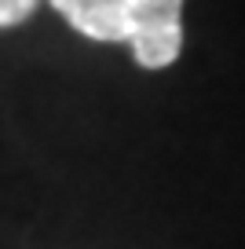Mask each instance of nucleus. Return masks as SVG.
<instances>
[{
  "instance_id": "1",
  "label": "nucleus",
  "mask_w": 245,
  "mask_h": 249,
  "mask_svg": "<svg viewBox=\"0 0 245 249\" xmlns=\"http://www.w3.org/2000/svg\"><path fill=\"white\" fill-rule=\"evenodd\" d=\"M52 8L92 40H124L143 70H161L179 59L183 0H52Z\"/></svg>"
},
{
  "instance_id": "2",
  "label": "nucleus",
  "mask_w": 245,
  "mask_h": 249,
  "mask_svg": "<svg viewBox=\"0 0 245 249\" xmlns=\"http://www.w3.org/2000/svg\"><path fill=\"white\" fill-rule=\"evenodd\" d=\"M33 8H37V0H0V30H11L22 18H30Z\"/></svg>"
}]
</instances>
